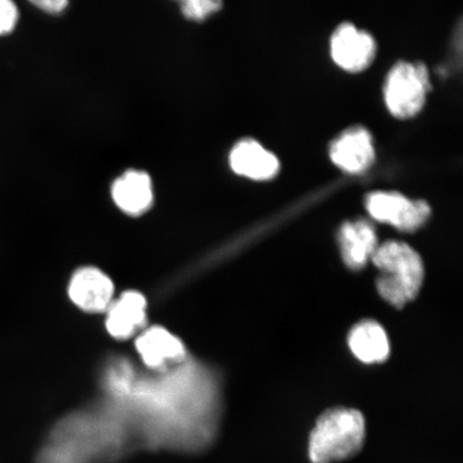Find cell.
<instances>
[{
  "label": "cell",
  "mask_w": 463,
  "mask_h": 463,
  "mask_svg": "<svg viewBox=\"0 0 463 463\" xmlns=\"http://www.w3.org/2000/svg\"><path fill=\"white\" fill-rule=\"evenodd\" d=\"M372 260L380 271L376 288L387 303L402 308L418 297L425 270L412 247L402 241H386L376 248Z\"/></svg>",
  "instance_id": "6da1fadb"
},
{
  "label": "cell",
  "mask_w": 463,
  "mask_h": 463,
  "mask_svg": "<svg viewBox=\"0 0 463 463\" xmlns=\"http://www.w3.org/2000/svg\"><path fill=\"white\" fill-rule=\"evenodd\" d=\"M366 424L360 411L335 408L320 416L310 434L312 463H332L352 458L363 448Z\"/></svg>",
  "instance_id": "7a4b0ae2"
},
{
  "label": "cell",
  "mask_w": 463,
  "mask_h": 463,
  "mask_svg": "<svg viewBox=\"0 0 463 463\" xmlns=\"http://www.w3.org/2000/svg\"><path fill=\"white\" fill-rule=\"evenodd\" d=\"M430 89V75L422 63L399 62L387 77V107L396 118H412L424 106Z\"/></svg>",
  "instance_id": "3957f363"
},
{
  "label": "cell",
  "mask_w": 463,
  "mask_h": 463,
  "mask_svg": "<svg viewBox=\"0 0 463 463\" xmlns=\"http://www.w3.org/2000/svg\"><path fill=\"white\" fill-rule=\"evenodd\" d=\"M366 206L375 220L403 232L420 229L430 215V207L426 202L411 201L396 193L370 194Z\"/></svg>",
  "instance_id": "277c9868"
},
{
  "label": "cell",
  "mask_w": 463,
  "mask_h": 463,
  "mask_svg": "<svg viewBox=\"0 0 463 463\" xmlns=\"http://www.w3.org/2000/svg\"><path fill=\"white\" fill-rule=\"evenodd\" d=\"M332 55L341 68L352 72L364 71L373 61L376 45L366 32L352 24L337 28L332 38Z\"/></svg>",
  "instance_id": "5b68a950"
},
{
  "label": "cell",
  "mask_w": 463,
  "mask_h": 463,
  "mask_svg": "<svg viewBox=\"0 0 463 463\" xmlns=\"http://www.w3.org/2000/svg\"><path fill=\"white\" fill-rule=\"evenodd\" d=\"M113 294L112 280L95 268L79 269L69 286L72 302L80 309L90 312L108 310L112 304Z\"/></svg>",
  "instance_id": "8992f818"
},
{
  "label": "cell",
  "mask_w": 463,
  "mask_h": 463,
  "mask_svg": "<svg viewBox=\"0 0 463 463\" xmlns=\"http://www.w3.org/2000/svg\"><path fill=\"white\" fill-rule=\"evenodd\" d=\"M329 154L340 169L350 173L363 172L374 160L373 137L362 127L352 128L332 144Z\"/></svg>",
  "instance_id": "52a82bcc"
},
{
  "label": "cell",
  "mask_w": 463,
  "mask_h": 463,
  "mask_svg": "<svg viewBox=\"0 0 463 463\" xmlns=\"http://www.w3.org/2000/svg\"><path fill=\"white\" fill-rule=\"evenodd\" d=\"M338 240L345 263L353 270L364 269L379 247L373 225L366 220L345 222L339 231Z\"/></svg>",
  "instance_id": "ba28073f"
},
{
  "label": "cell",
  "mask_w": 463,
  "mask_h": 463,
  "mask_svg": "<svg viewBox=\"0 0 463 463\" xmlns=\"http://www.w3.org/2000/svg\"><path fill=\"white\" fill-rule=\"evenodd\" d=\"M146 322V299L141 293L126 292L108 309L107 328L116 339H127Z\"/></svg>",
  "instance_id": "9c48e42d"
},
{
  "label": "cell",
  "mask_w": 463,
  "mask_h": 463,
  "mask_svg": "<svg viewBox=\"0 0 463 463\" xmlns=\"http://www.w3.org/2000/svg\"><path fill=\"white\" fill-rule=\"evenodd\" d=\"M137 347L145 364L153 368L182 362L186 356L182 341L162 327H152L143 332L137 338Z\"/></svg>",
  "instance_id": "30bf717a"
},
{
  "label": "cell",
  "mask_w": 463,
  "mask_h": 463,
  "mask_svg": "<svg viewBox=\"0 0 463 463\" xmlns=\"http://www.w3.org/2000/svg\"><path fill=\"white\" fill-rule=\"evenodd\" d=\"M232 169L240 175L265 181L273 178L279 170L276 156L253 140L241 141L230 155Z\"/></svg>",
  "instance_id": "8fae6325"
},
{
  "label": "cell",
  "mask_w": 463,
  "mask_h": 463,
  "mask_svg": "<svg viewBox=\"0 0 463 463\" xmlns=\"http://www.w3.org/2000/svg\"><path fill=\"white\" fill-rule=\"evenodd\" d=\"M350 349L364 364H379L390 355V341L378 322L364 320L356 324L349 334Z\"/></svg>",
  "instance_id": "7c38bea8"
},
{
  "label": "cell",
  "mask_w": 463,
  "mask_h": 463,
  "mask_svg": "<svg viewBox=\"0 0 463 463\" xmlns=\"http://www.w3.org/2000/svg\"><path fill=\"white\" fill-rule=\"evenodd\" d=\"M113 199L129 215H141L153 204L152 182L146 173L130 171L113 184Z\"/></svg>",
  "instance_id": "4fadbf2b"
},
{
  "label": "cell",
  "mask_w": 463,
  "mask_h": 463,
  "mask_svg": "<svg viewBox=\"0 0 463 463\" xmlns=\"http://www.w3.org/2000/svg\"><path fill=\"white\" fill-rule=\"evenodd\" d=\"M222 5L220 2H211V0H188L182 3V11L188 19L201 21L216 13Z\"/></svg>",
  "instance_id": "5bb4252c"
},
{
  "label": "cell",
  "mask_w": 463,
  "mask_h": 463,
  "mask_svg": "<svg viewBox=\"0 0 463 463\" xmlns=\"http://www.w3.org/2000/svg\"><path fill=\"white\" fill-rule=\"evenodd\" d=\"M20 11L11 0H0V36L13 33L19 23Z\"/></svg>",
  "instance_id": "9a60e30c"
},
{
  "label": "cell",
  "mask_w": 463,
  "mask_h": 463,
  "mask_svg": "<svg viewBox=\"0 0 463 463\" xmlns=\"http://www.w3.org/2000/svg\"><path fill=\"white\" fill-rule=\"evenodd\" d=\"M33 5L40 10L51 14H60L68 5L65 0H40V2H32Z\"/></svg>",
  "instance_id": "2e32d148"
}]
</instances>
